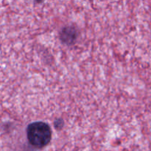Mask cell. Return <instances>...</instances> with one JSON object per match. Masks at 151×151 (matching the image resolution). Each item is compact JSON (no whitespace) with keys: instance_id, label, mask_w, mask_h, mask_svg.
Here are the masks:
<instances>
[{"instance_id":"cell-1","label":"cell","mask_w":151,"mask_h":151,"mask_svg":"<svg viewBox=\"0 0 151 151\" xmlns=\"http://www.w3.org/2000/svg\"><path fill=\"white\" fill-rule=\"evenodd\" d=\"M27 137L29 142L35 147H44L51 140L52 131L48 124L35 122L29 124L27 128Z\"/></svg>"},{"instance_id":"cell-2","label":"cell","mask_w":151,"mask_h":151,"mask_svg":"<svg viewBox=\"0 0 151 151\" xmlns=\"http://www.w3.org/2000/svg\"><path fill=\"white\" fill-rule=\"evenodd\" d=\"M75 36H76V32H75V29H72L71 27L63 29L61 32V38L65 42H71L74 41Z\"/></svg>"}]
</instances>
